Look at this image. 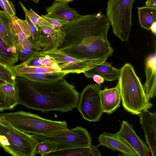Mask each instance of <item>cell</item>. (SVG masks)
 <instances>
[{"label": "cell", "mask_w": 156, "mask_h": 156, "mask_svg": "<svg viewBox=\"0 0 156 156\" xmlns=\"http://www.w3.org/2000/svg\"><path fill=\"white\" fill-rule=\"evenodd\" d=\"M115 134L124 140L138 156H150V150L144 142L137 136L132 125L123 120L119 131Z\"/></svg>", "instance_id": "cell-11"}, {"label": "cell", "mask_w": 156, "mask_h": 156, "mask_svg": "<svg viewBox=\"0 0 156 156\" xmlns=\"http://www.w3.org/2000/svg\"><path fill=\"white\" fill-rule=\"evenodd\" d=\"M58 144L56 142L48 140L40 141L35 147L34 156L38 154L45 156L49 153L56 151Z\"/></svg>", "instance_id": "cell-29"}, {"label": "cell", "mask_w": 156, "mask_h": 156, "mask_svg": "<svg viewBox=\"0 0 156 156\" xmlns=\"http://www.w3.org/2000/svg\"></svg>", "instance_id": "cell-42"}, {"label": "cell", "mask_w": 156, "mask_h": 156, "mask_svg": "<svg viewBox=\"0 0 156 156\" xmlns=\"http://www.w3.org/2000/svg\"><path fill=\"white\" fill-rule=\"evenodd\" d=\"M135 0H108L106 16L114 34L123 42L129 38Z\"/></svg>", "instance_id": "cell-5"}, {"label": "cell", "mask_w": 156, "mask_h": 156, "mask_svg": "<svg viewBox=\"0 0 156 156\" xmlns=\"http://www.w3.org/2000/svg\"><path fill=\"white\" fill-rule=\"evenodd\" d=\"M121 73V69L113 66L110 63L105 61L95 66L83 73L87 78H92L94 75H98L106 80L111 81L119 80Z\"/></svg>", "instance_id": "cell-17"}, {"label": "cell", "mask_w": 156, "mask_h": 156, "mask_svg": "<svg viewBox=\"0 0 156 156\" xmlns=\"http://www.w3.org/2000/svg\"><path fill=\"white\" fill-rule=\"evenodd\" d=\"M110 25L106 15L101 12L96 14L81 15L60 28L65 32L66 36L59 48L78 44L83 39L90 36H101L108 40V32Z\"/></svg>", "instance_id": "cell-3"}, {"label": "cell", "mask_w": 156, "mask_h": 156, "mask_svg": "<svg viewBox=\"0 0 156 156\" xmlns=\"http://www.w3.org/2000/svg\"><path fill=\"white\" fill-rule=\"evenodd\" d=\"M91 143L88 147H76L56 150L46 154L45 156H101L98 148Z\"/></svg>", "instance_id": "cell-20"}, {"label": "cell", "mask_w": 156, "mask_h": 156, "mask_svg": "<svg viewBox=\"0 0 156 156\" xmlns=\"http://www.w3.org/2000/svg\"><path fill=\"white\" fill-rule=\"evenodd\" d=\"M41 50L37 43L32 42L29 38L23 43L22 46L19 59L20 61H25L34 53Z\"/></svg>", "instance_id": "cell-27"}, {"label": "cell", "mask_w": 156, "mask_h": 156, "mask_svg": "<svg viewBox=\"0 0 156 156\" xmlns=\"http://www.w3.org/2000/svg\"><path fill=\"white\" fill-rule=\"evenodd\" d=\"M146 81L144 86L145 92L150 99L156 95V53L148 55L145 61Z\"/></svg>", "instance_id": "cell-14"}, {"label": "cell", "mask_w": 156, "mask_h": 156, "mask_svg": "<svg viewBox=\"0 0 156 156\" xmlns=\"http://www.w3.org/2000/svg\"><path fill=\"white\" fill-rule=\"evenodd\" d=\"M12 67L0 63V78L6 82L16 83V76Z\"/></svg>", "instance_id": "cell-30"}, {"label": "cell", "mask_w": 156, "mask_h": 156, "mask_svg": "<svg viewBox=\"0 0 156 156\" xmlns=\"http://www.w3.org/2000/svg\"><path fill=\"white\" fill-rule=\"evenodd\" d=\"M0 6L3 10L11 16L16 15L15 6L12 1L9 0H0Z\"/></svg>", "instance_id": "cell-31"}, {"label": "cell", "mask_w": 156, "mask_h": 156, "mask_svg": "<svg viewBox=\"0 0 156 156\" xmlns=\"http://www.w3.org/2000/svg\"><path fill=\"white\" fill-rule=\"evenodd\" d=\"M25 18L31 36V38H29V39L32 42L37 43L39 34L38 29L32 23L26 15Z\"/></svg>", "instance_id": "cell-32"}, {"label": "cell", "mask_w": 156, "mask_h": 156, "mask_svg": "<svg viewBox=\"0 0 156 156\" xmlns=\"http://www.w3.org/2000/svg\"><path fill=\"white\" fill-rule=\"evenodd\" d=\"M139 23L143 28L149 30L152 24L156 21V7L143 6L138 7Z\"/></svg>", "instance_id": "cell-23"}, {"label": "cell", "mask_w": 156, "mask_h": 156, "mask_svg": "<svg viewBox=\"0 0 156 156\" xmlns=\"http://www.w3.org/2000/svg\"><path fill=\"white\" fill-rule=\"evenodd\" d=\"M20 77V84L16 83L18 105L43 112H66L77 107L80 93L64 78L41 82Z\"/></svg>", "instance_id": "cell-1"}, {"label": "cell", "mask_w": 156, "mask_h": 156, "mask_svg": "<svg viewBox=\"0 0 156 156\" xmlns=\"http://www.w3.org/2000/svg\"><path fill=\"white\" fill-rule=\"evenodd\" d=\"M12 68L16 76L28 73H46L54 72H61L58 69L38 66H23L20 64L14 66Z\"/></svg>", "instance_id": "cell-26"}, {"label": "cell", "mask_w": 156, "mask_h": 156, "mask_svg": "<svg viewBox=\"0 0 156 156\" xmlns=\"http://www.w3.org/2000/svg\"><path fill=\"white\" fill-rule=\"evenodd\" d=\"M11 16L12 27L16 38L17 48L20 52L23 43L31 38V34L26 20L20 19L16 15Z\"/></svg>", "instance_id": "cell-21"}, {"label": "cell", "mask_w": 156, "mask_h": 156, "mask_svg": "<svg viewBox=\"0 0 156 156\" xmlns=\"http://www.w3.org/2000/svg\"><path fill=\"white\" fill-rule=\"evenodd\" d=\"M122 105L127 112L138 115L152 106L143 85L132 65L126 63L121 68L118 80Z\"/></svg>", "instance_id": "cell-2"}, {"label": "cell", "mask_w": 156, "mask_h": 156, "mask_svg": "<svg viewBox=\"0 0 156 156\" xmlns=\"http://www.w3.org/2000/svg\"><path fill=\"white\" fill-rule=\"evenodd\" d=\"M100 97L103 112L113 113L120 106L121 100L119 83L114 87L101 90Z\"/></svg>", "instance_id": "cell-15"}, {"label": "cell", "mask_w": 156, "mask_h": 156, "mask_svg": "<svg viewBox=\"0 0 156 156\" xmlns=\"http://www.w3.org/2000/svg\"><path fill=\"white\" fill-rule=\"evenodd\" d=\"M92 78L94 81L99 85H101V84L103 83L105 81L103 78L98 75H94Z\"/></svg>", "instance_id": "cell-36"}, {"label": "cell", "mask_w": 156, "mask_h": 156, "mask_svg": "<svg viewBox=\"0 0 156 156\" xmlns=\"http://www.w3.org/2000/svg\"><path fill=\"white\" fill-rule=\"evenodd\" d=\"M8 109L11 110L5 96L0 91V112Z\"/></svg>", "instance_id": "cell-34"}, {"label": "cell", "mask_w": 156, "mask_h": 156, "mask_svg": "<svg viewBox=\"0 0 156 156\" xmlns=\"http://www.w3.org/2000/svg\"><path fill=\"white\" fill-rule=\"evenodd\" d=\"M100 145H102L127 156H138L136 152L122 139L115 134L104 132L98 139Z\"/></svg>", "instance_id": "cell-13"}, {"label": "cell", "mask_w": 156, "mask_h": 156, "mask_svg": "<svg viewBox=\"0 0 156 156\" xmlns=\"http://www.w3.org/2000/svg\"><path fill=\"white\" fill-rule=\"evenodd\" d=\"M146 6L156 7V0H147L145 2Z\"/></svg>", "instance_id": "cell-37"}, {"label": "cell", "mask_w": 156, "mask_h": 156, "mask_svg": "<svg viewBox=\"0 0 156 156\" xmlns=\"http://www.w3.org/2000/svg\"><path fill=\"white\" fill-rule=\"evenodd\" d=\"M0 36L9 46L17 48L16 38L12 27V16L4 10H1Z\"/></svg>", "instance_id": "cell-19"}, {"label": "cell", "mask_w": 156, "mask_h": 156, "mask_svg": "<svg viewBox=\"0 0 156 156\" xmlns=\"http://www.w3.org/2000/svg\"><path fill=\"white\" fill-rule=\"evenodd\" d=\"M0 123L28 134H48L68 129L66 121L47 119L23 111L0 114Z\"/></svg>", "instance_id": "cell-4"}, {"label": "cell", "mask_w": 156, "mask_h": 156, "mask_svg": "<svg viewBox=\"0 0 156 156\" xmlns=\"http://www.w3.org/2000/svg\"><path fill=\"white\" fill-rule=\"evenodd\" d=\"M58 49L70 56L80 59L108 58L113 52L108 40L99 36L87 37L78 44Z\"/></svg>", "instance_id": "cell-7"}, {"label": "cell", "mask_w": 156, "mask_h": 156, "mask_svg": "<svg viewBox=\"0 0 156 156\" xmlns=\"http://www.w3.org/2000/svg\"><path fill=\"white\" fill-rule=\"evenodd\" d=\"M19 2L25 14L38 29L42 26H47L54 29V27L51 24L38 15L31 9L28 10L21 2L19 1Z\"/></svg>", "instance_id": "cell-28"}, {"label": "cell", "mask_w": 156, "mask_h": 156, "mask_svg": "<svg viewBox=\"0 0 156 156\" xmlns=\"http://www.w3.org/2000/svg\"><path fill=\"white\" fill-rule=\"evenodd\" d=\"M38 30L43 35H48L53 33L56 30L47 26H42L39 28Z\"/></svg>", "instance_id": "cell-35"}, {"label": "cell", "mask_w": 156, "mask_h": 156, "mask_svg": "<svg viewBox=\"0 0 156 156\" xmlns=\"http://www.w3.org/2000/svg\"><path fill=\"white\" fill-rule=\"evenodd\" d=\"M41 16L51 24L54 27V29L55 30L60 29L62 27L69 22L65 20L48 17L45 15H42Z\"/></svg>", "instance_id": "cell-33"}, {"label": "cell", "mask_w": 156, "mask_h": 156, "mask_svg": "<svg viewBox=\"0 0 156 156\" xmlns=\"http://www.w3.org/2000/svg\"><path fill=\"white\" fill-rule=\"evenodd\" d=\"M19 54L16 48L9 46L0 36V63L12 67L18 62Z\"/></svg>", "instance_id": "cell-22"}, {"label": "cell", "mask_w": 156, "mask_h": 156, "mask_svg": "<svg viewBox=\"0 0 156 156\" xmlns=\"http://www.w3.org/2000/svg\"><path fill=\"white\" fill-rule=\"evenodd\" d=\"M139 115L144 131L146 142L152 156L156 155V113L148 110L142 111Z\"/></svg>", "instance_id": "cell-12"}, {"label": "cell", "mask_w": 156, "mask_h": 156, "mask_svg": "<svg viewBox=\"0 0 156 156\" xmlns=\"http://www.w3.org/2000/svg\"><path fill=\"white\" fill-rule=\"evenodd\" d=\"M101 85L89 84L80 96L77 106L83 119L90 122L99 121L104 113L100 97Z\"/></svg>", "instance_id": "cell-9"}, {"label": "cell", "mask_w": 156, "mask_h": 156, "mask_svg": "<svg viewBox=\"0 0 156 156\" xmlns=\"http://www.w3.org/2000/svg\"><path fill=\"white\" fill-rule=\"evenodd\" d=\"M67 75L62 72L46 73H28L20 74L16 76L37 82H46L56 81L63 78Z\"/></svg>", "instance_id": "cell-24"}, {"label": "cell", "mask_w": 156, "mask_h": 156, "mask_svg": "<svg viewBox=\"0 0 156 156\" xmlns=\"http://www.w3.org/2000/svg\"><path fill=\"white\" fill-rule=\"evenodd\" d=\"M16 83L6 82L0 86V91L4 95L11 110L18 105Z\"/></svg>", "instance_id": "cell-25"}, {"label": "cell", "mask_w": 156, "mask_h": 156, "mask_svg": "<svg viewBox=\"0 0 156 156\" xmlns=\"http://www.w3.org/2000/svg\"><path fill=\"white\" fill-rule=\"evenodd\" d=\"M67 3L54 2L52 5L46 8L45 16L70 22L80 16L74 9L70 7Z\"/></svg>", "instance_id": "cell-16"}, {"label": "cell", "mask_w": 156, "mask_h": 156, "mask_svg": "<svg viewBox=\"0 0 156 156\" xmlns=\"http://www.w3.org/2000/svg\"><path fill=\"white\" fill-rule=\"evenodd\" d=\"M39 141L31 135L0 123V146L13 156H34Z\"/></svg>", "instance_id": "cell-6"}, {"label": "cell", "mask_w": 156, "mask_h": 156, "mask_svg": "<svg viewBox=\"0 0 156 156\" xmlns=\"http://www.w3.org/2000/svg\"><path fill=\"white\" fill-rule=\"evenodd\" d=\"M55 1L58 2L68 3L73 1V0H55Z\"/></svg>", "instance_id": "cell-39"}, {"label": "cell", "mask_w": 156, "mask_h": 156, "mask_svg": "<svg viewBox=\"0 0 156 156\" xmlns=\"http://www.w3.org/2000/svg\"><path fill=\"white\" fill-rule=\"evenodd\" d=\"M31 135L39 142L45 140L57 142L58 144L56 150L88 147L91 143L90 134L81 126L61 130L48 134Z\"/></svg>", "instance_id": "cell-8"}, {"label": "cell", "mask_w": 156, "mask_h": 156, "mask_svg": "<svg viewBox=\"0 0 156 156\" xmlns=\"http://www.w3.org/2000/svg\"><path fill=\"white\" fill-rule=\"evenodd\" d=\"M41 51L53 58L57 68L67 75L69 73H83L98 64L105 61L108 59H78L68 55L57 48Z\"/></svg>", "instance_id": "cell-10"}, {"label": "cell", "mask_w": 156, "mask_h": 156, "mask_svg": "<svg viewBox=\"0 0 156 156\" xmlns=\"http://www.w3.org/2000/svg\"><path fill=\"white\" fill-rule=\"evenodd\" d=\"M39 32L37 43L41 48L42 50L41 51H47L55 48H58L64 42L66 36L65 32L60 29L56 30L48 35H43L39 31Z\"/></svg>", "instance_id": "cell-18"}, {"label": "cell", "mask_w": 156, "mask_h": 156, "mask_svg": "<svg viewBox=\"0 0 156 156\" xmlns=\"http://www.w3.org/2000/svg\"><path fill=\"white\" fill-rule=\"evenodd\" d=\"M150 30H151V32L154 35L156 34V21L154 22L151 25Z\"/></svg>", "instance_id": "cell-38"}, {"label": "cell", "mask_w": 156, "mask_h": 156, "mask_svg": "<svg viewBox=\"0 0 156 156\" xmlns=\"http://www.w3.org/2000/svg\"><path fill=\"white\" fill-rule=\"evenodd\" d=\"M30 1H32L33 2H34L38 3L39 2V0H29Z\"/></svg>", "instance_id": "cell-41"}, {"label": "cell", "mask_w": 156, "mask_h": 156, "mask_svg": "<svg viewBox=\"0 0 156 156\" xmlns=\"http://www.w3.org/2000/svg\"><path fill=\"white\" fill-rule=\"evenodd\" d=\"M6 82H5V81L0 78V86L2 84H3L6 83Z\"/></svg>", "instance_id": "cell-40"}]
</instances>
